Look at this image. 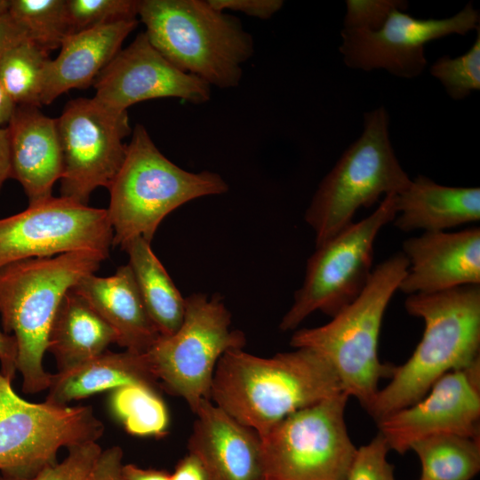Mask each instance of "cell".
Wrapping results in <instances>:
<instances>
[{
  "label": "cell",
  "instance_id": "f1b7e54d",
  "mask_svg": "<svg viewBox=\"0 0 480 480\" xmlns=\"http://www.w3.org/2000/svg\"><path fill=\"white\" fill-rule=\"evenodd\" d=\"M8 13L29 40L47 52L72 34L67 0H10Z\"/></svg>",
  "mask_w": 480,
  "mask_h": 480
},
{
  "label": "cell",
  "instance_id": "4fadbf2b",
  "mask_svg": "<svg viewBox=\"0 0 480 480\" xmlns=\"http://www.w3.org/2000/svg\"><path fill=\"white\" fill-rule=\"evenodd\" d=\"M112 244L107 209L61 196L0 219V268L76 251H93L108 257Z\"/></svg>",
  "mask_w": 480,
  "mask_h": 480
},
{
  "label": "cell",
  "instance_id": "2e32d148",
  "mask_svg": "<svg viewBox=\"0 0 480 480\" xmlns=\"http://www.w3.org/2000/svg\"><path fill=\"white\" fill-rule=\"evenodd\" d=\"M94 87L93 99L116 113L151 99L179 98L203 104L211 98L208 84L172 64L144 32L116 53L94 80Z\"/></svg>",
  "mask_w": 480,
  "mask_h": 480
},
{
  "label": "cell",
  "instance_id": "ac0fdd59",
  "mask_svg": "<svg viewBox=\"0 0 480 480\" xmlns=\"http://www.w3.org/2000/svg\"><path fill=\"white\" fill-rule=\"evenodd\" d=\"M188 451L203 465L208 480H264L261 440L209 399L193 412Z\"/></svg>",
  "mask_w": 480,
  "mask_h": 480
},
{
  "label": "cell",
  "instance_id": "9a60e30c",
  "mask_svg": "<svg viewBox=\"0 0 480 480\" xmlns=\"http://www.w3.org/2000/svg\"><path fill=\"white\" fill-rule=\"evenodd\" d=\"M375 422L389 450L400 454L435 435L480 438V360L445 373L416 403Z\"/></svg>",
  "mask_w": 480,
  "mask_h": 480
},
{
  "label": "cell",
  "instance_id": "7402d4cb",
  "mask_svg": "<svg viewBox=\"0 0 480 480\" xmlns=\"http://www.w3.org/2000/svg\"><path fill=\"white\" fill-rule=\"evenodd\" d=\"M394 225L403 232L444 231L480 220V188L451 187L419 174L396 195Z\"/></svg>",
  "mask_w": 480,
  "mask_h": 480
},
{
  "label": "cell",
  "instance_id": "b9f144b4",
  "mask_svg": "<svg viewBox=\"0 0 480 480\" xmlns=\"http://www.w3.org/2000/svg\"><path fill=\"white\" fill-rule=\"evenodd\" d=\"M15 108V103L0 83V127L9 123Z\"/></svg>",
  "mask_w": 480,
  "mask_h": 480
},
{
  "label": "cell",
  "instance_id": "4dcf8cb0",
  "mask_svg": "<svg viewBox=\"0 0 480 480\" xmlns=\"http://www.w3.org/2000/svg\"><path fill=\"white\" fill-rule=\"evenodd\" d=\"M138 5L135 0H67L72 33L136 19Z\"/></svg>",
  "mask_w": 480,
  "mask_h": 480
},
{
  "label": "cell",
  "instance_id": "d590c367",
  "mask_svg": "<svg viewBox=\"0 0 480 480\" xmlns=\"http://www.w3.org/2000/svg\"><path fill=\"white\" fill-rule=\"evenodd\" d=\"M123 457L120 446L102 449L87 480H125L122 473Z\"/></svg>",
  "mask_w": 480,
  "mask_h": 480
},
{
  "label": "cell",
  "instance_id": "5b68a950",
  "mask_svg": "<svg viewBox=\"0 0 480 480\" xmlns=\"http://www.w3.org/2000/svg\"><path fill=\"white\" fill-rule=\"evenodd\" d=\"M138 16L150 44L176 68L210 86H238L254 44L235 16L208 0H141Z\"/></svg>",
  "mask_w": 480,
  "mask_h": 480
},
{
  "label": "cell",
  "instance_id": "ffe728a7",
  "mask_svg": "<svg viewBox=\"0 0 480 480\" xmlns=\"http://www.w3.org/2000/svg\"><path fill=\"white\" fill-rule=\"evenodd\" d=\"M73 290L114 330L116 344L125 350L147 353L161 337L128 264L109 276H85Z\"/></svg>",
  "mask_w": 480,
  "mask_h": 480
},
{
  "label": "cell",
  "instance_id": "d6986e66",
  "mask_svg": "<svg viewBox=\"0 0 480 480\" xmlns=\"http://www.w3.org/2000/svg\"><path fill=\"white\" fill-rule=\"evenodd\" d=\"M6 128L12 178L21 184L28 205L49 199L63 172L57 118L44 116L36 106H16Z\"/></svg>",
  "mask_w": 480,
  "mask_h": 480
},
{
  "label": "cell",
  "instance_id": "3957f363",
  "mask_svg": "<svg viewBox=\"0 0 480 480\" xmlns=\"http://www.w3.org/2000/svg\"><path fill=\"white\" fill-rule=\"evenodd\" d=\"M107 255L76 251L47 258H31L0 268V316L6 334L17 345V372L22 390H46L52 373L43 359L56 310L66 294L85 276L95 274Z\"/></svg>",
  "mask_w": 480,
  "mask_h": 480
},
{
  "label": "cell",
  "instance_id": "ee69618b",
  "mask_svg": "<svg viewBox=\"0 0 480 480\" xmlns=\"http://www.w3.org/2000/svg\"><path fill=\"white\" fill-rule=\"evenodd\" d=\"M419 480H426V479L420 478Z\"/></svg>",
  "mask_w": 480,
  "mask_h": 480
},
{
  "label": "cell",
  "instance_id": "836d02e7",
  "mask_svg": "<svg viewBox=\"0 0 480 480\" xmlns=\"http://www.w3.org/2000/svg\"><path fill=\"white\" fill-rule=\"evenodd\" d=\"M407 7L408 3L404 0H347L342 29L376 30L392 10Z\"/></svg>",
  "mask_w": 480,
  "mask_h": 480
},
{
  "label": "cell",
  "instance_id": "8992f818",
  "mask_svg": "<svg viewBox=\"0 0 480 480\" xmlns=\"http://www.w3.org/2000/svg\"><path fill=\"white\" fill-rule=\"evenodd\" d=\"M228 186L215 172H191L165 157L142 124H136L124 160L108 188L107 209L112 246L121 249L142 237L151 243L162 220L196 198L220 195Z\"/></svg>",
  "mask_w": 480,
  "mask_h": 480
},
{
  "label": "cell",
  "instance_id": "6da1fadb",
  "mask_svg": "<svg viewBox=\"0 0 480 480\" xmlns=\"http://www.w3.org/2000/svg\"><path fill=\"white\" fill-rule=\"evenodd\" d=\"M342 393L334 371L310 349L270 357L235 349L218 362L210 401L262 437L287 416Z\"/></svg>",
  "mask_w": 480,
  "mask_h": 480
},
{
  "label": "cell",
  "instance_id": "e575fe53",
  "mask_svg": "<svg viewBox=\"0 0 480 480\" xmlns=\"http://www.w3.org/2000/svg\"><path fill=\"white\" fill-rule=\"evenodd\" d=\"M218 11L239 12L250 17L268 20L284 5L282 0H208Z\"/></svg>",
  "mask_w": 480,
  "mask_h": 480
},
{
  "label": "cell",
  "instance_id": "f546056e",
  "mask_svg": "<svg viewBox=\"0 0 480 480\" xmlns=\"http://www.w3.org/2000/svg\"><path fill=\"white\" fill-rule=\"evenodd\" d=\"M432 76L455 100H463L480 90V28L470 49L455 58L444 55L429 68Z\"/></svg>",
  "mask_w": 480,
  "mask_h": 480
},
{
  "label": "cell",
  "instance_id": "44dd1931",
  "mask_svg": "<svg viewBox=\"0 0 480 480\" xmlns=\"http://www.w3.org/2000/svg\"><path fill=\"white\" fill-rule=\"evenodd\" d=\"M137 25V19H132L68 35L59 55L46 65L41 104L48 105L71 89L89 86Z\"/></svg>",
  "mask_w": 480,
  "mask_h": 480
},
{
  "label": "cell",
  "instance_id": "4316f807",
  "mask_svg": "<svg viewBox=\"0 0 480 480\" xmlns=\"http://www.w3.org/2000/svg\"><path fill=\"white\" fill-rule=\"evenodd\" d=\"M108 406L125 431L136 436L162 437L168 433L170 416L160 391L130 384L110 391Z\"/></svg>",
  "mask_w": 480,
  "mask_h": 480
},
{
  "label": "cell",
  "instance_id": "603a6c76",
  "mask_svg": "<svg viewBox=\"0 0 480 480\" xmlns=\"http://www.w3.org/2000/svg\"><path fill=\"white\" fill-rule=\"evenodd\" d=\"M130 384L162 389L147 353L106 350L69 369L52 374L45 402L68 405L72 401Z\"/></svg>",
  "mask_w": 480,
  "mask_h": 480
},
{
  "label": "cell",
  "instance_id": "60d3db41",
  "mask_svg": "<svg viewBox=\"0 0 480 480\" xmlns=\"http://www.w3.org/2000/svg\"><path fill=\"white\" fill-rule=\"evenodd\" d=\"M12 177L11 150L7 128L0 127V190L4 181Z\"/></svg>",
  "mask_w": 480,
  "mask_h": 480
},
{
  "label": "cell",
  "instance_id": "83f0119b",
  "mask_svg": "<svg viewBox=\"0 0 480 480\" xmlns=\"http://www.w3.org/2000/svg\"><path fill=\"white\" fill-rule=\"evenodd\" d=\"M48 52L26 39L0 60V83L16 106L40 107Z\"/></svg>",
  "mask_w": 480,
  "mask_h": 480
},
{
  "label": "cell",
  "instance_id": "7c38bea8",
  "mask_svg": "<svg viewBox=\"0 0 480 480\" xmlns=\"http://www.w3.org/2000/svg\"><path fill=\"white\" fill-rule=\"evenodd\" d=\"M57 123L63 154L61 196L87 204L93 190L110 187L124 160L123 140L132 133L127 112L78 98L67 103Z\"/></svg>",
  "mask_w": 480,
  "mask_h": 480
},
{
  "label": "cell",
  "instance_id": "ab89813d",
  "mask_svg": "<svg viewBox=\"0 0 480 480\" xmlns=\"http://www.w3.org/2000/svg\"><path fill=\"white\" fill-rule=\"evenodd\" d=\"M123 476L125 480H171V473L156 468H144L132 463L124 464Z\"/></svg>",
  "mask_w": 480,
  "mask_h": 480
},
{
  "label": "cell",
  "instance_id": "8d00e7d4",
  "mask_svg": "<svg viewBox=\"0 0 480 480\" xmlns=\"http://www.w3.org/2000/svg\"><path fill=\"white\" fill-rule=\"evenodd\" d=\"M28 39L25 29L8 12L0 16V60L12 48Z\"/></svg>",
  "mask_w": 480,
  "mask_h": 480
},
{
  "label": "cell",
  "instance_id": "cb8c5ba5",
  "mask_svg": "<svg viewBox=\"0 0 480 480\" xmlns=\"http://www.w3.org/2000/svg\"><path fill=\"white\" fill-rule=\"evenodd\" d=\"M116 341L114 330L70 288L56 310L47 338V351L58 372L103 353Z\"/></svg>",
  "mask_w": 480,
  "mask_h": 480
},
{
  "label": "cell",
  "instance_id": "5bb4252c",
  "mask_svg": "<svg viewBox=\"0 0 480 480\" xmlns=\"http://www.w3.org/2000/svg\"><path fill=\"white\" fill-rule=\"evenodd\" d=\"M480 28V12L471 2L451 17L417 19L394 9L376 30L341 29L340 52L350 68L384 69L401 78H414L427 66L425 45L451 36Z\"/></svg>",
  "mask_w": 480,
  "mask_h": 480
},
{
  "label": "cell",
  "instance_id": "d6a6232c",
  "mask_svg": "<svg viewBox=\"0 0 480 480\" xmlns=\"http://www.w3.org/2000/svg\"><path fill=\"white\" fill-rule=\"evenodd\" d=\"M389 447L378 434L356 448L345 480H396L394 467L388 460Z\"/></svg>",
  "mask_w": 480,
  "mask_h": 480
},
{
  "label": "cell",
  "instance_id": "7a4b0ae2",
  "mask_svg": "<svg viewBox=\"0 0 480 480\" xmlns=\"http://www.w3.org/2000/svg\"><path fill=\"white\" fill-rule=\"evenodd\" d=\"M404 308L423 320L424 332L365 410L375 421L416 403L445 373L480 360V284L410 294Z\"/></svg>",
  "mask_w": 480,
  "mask_h": 480
},
{
  "label": "cell",
  "instance_id": "52a82bcc",
  "mask_svg": "<svg viewBox=\"0 0 480 480\" xmlns=\"http://www.w3.org/2000/svg\"><path fill=\"white\" fill-rule=\"evenodd\" d=\"M412 180L402 167L389 136L384 106L364 114L360 136L324 177L305 212L318 246L351 225L356 212L390 194H400Z\"/></svg>",
  "mask_w": 480,
  "mask_h": 480
},
{
  "label": "cell",
  "instance_id": "9c48e42d",
  "mask_svg": "<svg viewBox=\"0 0 480 480\" xmlns=\"http://www.w3.org/2000/svg\"><path fill=\"white\" fill-rule=\"evenodd\" d=\"M396 212V194L388 195L366 218L316 246L307 261L302 285L280 322L282 331L295 330L316 311L332 317L358 297L373 269L376 237Z\"/></svg>",
  "mask_w": 480,
  "mask_h": 480
},
{
  "label": "cell",
  "instance_id": "1f68e13d",
  "mask_svg": "<svg viewBox=\"0 0 480 480\" xmlns=\"http://www.w3.org/2000/svg\"><path fill=\"white\" fill-rule=\"evenodd\" d=\"M60 462L52 464L29 478H11L0 476V480H87L102 448L97 442L71 447Z\"/></svg>",
  "mask_w": 480,
  "mask_h": 480
},
{
  "label": "cell",
  "instance_id": "8fae6325",
  "mask_svg": "<svg viewBox=\"0 0 480 480\" xmlns=\"http://www.w3.org/2000/svg\"><path fill=\"white\" fill-rule=\"evenodd\" d=\"M340 394L287 416L261 440L264 480H345L356 452Z\"/></svg>",
  "mask_w": 480,
  "mask_h": 480
},
{
  "label": "cell",
  "instance_id": "277c9868",
  "mask_svg": "<svg viewBox=\"0 0 480 480\" xmlns=\"http://www.w3.org/2000/svg\"><path fill=\"white\" fill-rule=\"evenodd\" d=\"M408 260L395 253L373 268L358 297L327 324L297 330L290 344L324 359L336 373L342 391L366 410L390 378L395 365L379 358V337L387 307L406 274Z\"/></svg>",
  "mask_w": 480,
  "mask_h": 480
},
{
  "label": "cell",
  "instance_id": "484cf974",
  "mask_svg": "<svg viewBox=\"0 0 480 480\" xmlns=\"http://www.w3.org/2000/svg\"><path fill=\"white\" fill-rule=\"evenodd\" d=\"M426 480H471L480 470V438L456 434L431 436L413 443Z\"/></svg>",
  "mask_w": 480,
  "mask_h": 480
},
{
  "label": "cell",
  "instance_id": "ba28073f",
  "mask_svg": "<svg viewBox=\"0 0 480 480\" xmlns=\"http://www.w3.org/2000/svg\"><path fill=\"white\" fill-rule=\"evenodd\" d=\"M179 329L161 336L147 352L163 389L188 404L192 412L204 399L221 356L243 349L245 336L231 328V315L220 296L193 293L185 298Z\"/></svg>",
  "mask_w": 480,
  "mask_h": 480
},
{
  "label": "cell",
  "instance_id": "7bdbcfd3",
  "mask_svg": "<svg viewBox=\"0 0 480 480\" xmlns=\"http://www.w3.org/2000/svg\"><path fill=\"white\" fill-rule=\"evenodd\" d=\"M10 0H0V16L8 12Z\"/></svg>",
  "mask_w": 480,
  "mask_h": 480
},
{
  "label": "cell",
  "instance_id": "30bf717a",
  "mask_svg": "<svg viewBox=\"0 0 480 480\" xmlns=\"http://www.w3.org/2000/svg\"><path fill=\"white\" fill-rule=\"evenodd\" d=\"M103 432L92 406L28 402L0 372V476L32 477L58 461L60 448L97 442Z\"/></svg>",
  "mask_w": 480,
  "mask_h": 480
},
{
  "label": "cell",
  "instance_id": "e0dca14e",
  "mask_svg": "<svg viewBox=\"0 0 480 480\" xmlns=\"http://www.w3.org/2000/svg\"><path fill=\"white\" fill-rule=\"evenodd\" d=\"M408 260L398 290L410 295L480 284V228L423 232L404 241Z\"/></svg>",
  "mask_w": 480,
  "mask_h": 480
},
{
  "label": "cell",
  "instance_id": "d4e9b609",
  "mask_svg": "<svg viewBox=\"0 0 480 480\" xmlns=\"http://www.w3.org/2000/svg\"><path fill=\"white\" fill-rule=\"evenodd\" d=\"M148 243L142 237L129 242L123 250L146 309L161 336L174 333L185 314V298L175 286Z\"/></svg>",
  "mask_w": 480,
  "mask_h": 480
},
{
  "label": "cell",
  "instance_id": "74e56055",
  "mask_svg": "<svg viewBox=\"0 0 480 480\" xmlns=\"http://www.w3.org/2000/svg\"><path fill=\"white\" fill-rule=\"evenodd\" d=\"M17 345L12 335L0 330V372L9 380L14 379L17 367Z\"/></svg>",
  "mask_w": 480,
  "mask_h": 480
},
{
  "label": "cell",
  "instance_id": "f35d334b",
  "mask_svg": "<svg viewBox=\"0 0 480 480\" xmlns=\"http://www.w3.org/2000/svg\"><path fill=\"white\" fill-rule=\"evenodd\" d=\"M171 480H208L205 470L193 454L188 452L171 473Z\"/></svg>",
  "mask_w": 480,
  "mask_h": 480
}]
</instances>
